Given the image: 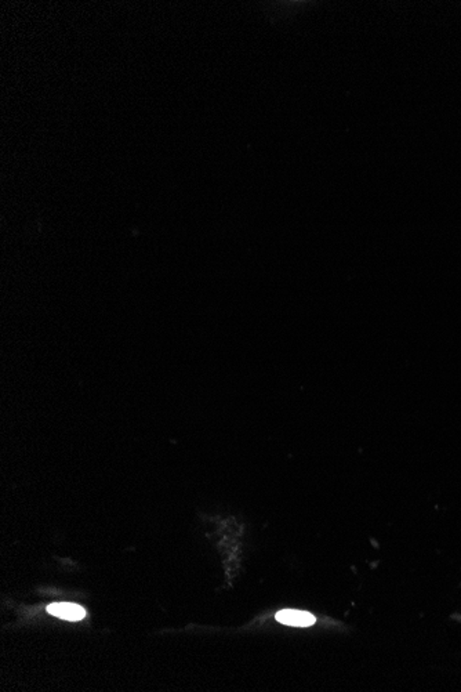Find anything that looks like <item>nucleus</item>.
<instances>
[{"instance_id": "1", "label": "nucleus", "mask_w": 461, "mask_h": 692, "mask_svg": "<svg viewBox=\"0 0 461 692\" xmlns=\"http://www.w3.org/2000/svg\"><path fill=\"white\" fill-rule=\"evenodd\" d=\"M47 612L57 616V618H61V619H65V621H80L86 616V609L76 605V604H71V603H55V604H50L47 607Z\"/></svg>"}, {"instance_id": "2", "label": "nucleus", "mask_w": 461, "mask_h": 692, "mask_svg": "<svg viewBox=\"0 0 461 692\" xmlns=\"http://www.w3.org/2000/svg\"><path fill=\"white\" fill-rule=\"evenodd\" d=\"M277 621L289 625V626H299V628H307L312 626L315 623V616L311 615L309 612L304 611H295V609H284L277 614Z\"/></svg>"}]
</instances>
